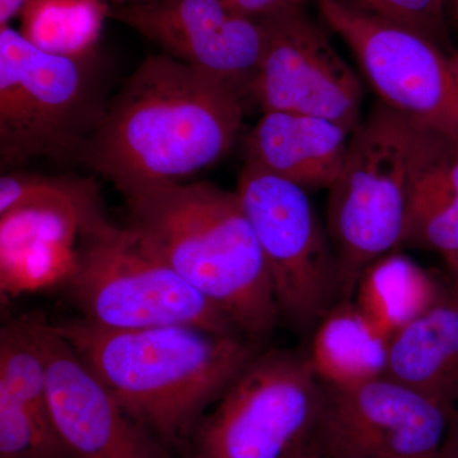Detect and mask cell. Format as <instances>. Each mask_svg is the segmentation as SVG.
<instances>
[{
    "instance_id": "6da1fadb",
    "label": "cell",
    "mask_w": 458,
    "mask_h": 458,
    "mask_svg": "<svg viewBox=\"0 0 458 458\" xmlns=\"http://www.w3.org/2000/svg\"><path fill=\"white\" fill-rule=\"evenodd\" d=\"M246 106L225 81L149 55L114 93L78 162L125 198L186 182L231 152Z\"/></svg>"
},
{
    "instance_id": "7a4b0ae2",
    "label": "cell",
    "mask_w": 458,
    "mask_h": 458,
    "mask_svg": "<svg viewBox=\"0 0 458 458\" xmlns=\"http://www.w3.org/2000/svg\"><path fill=\"white\" fill-rule=\"evenodd\" d=\"M114 399L164 445H179L261 343L199 327L108 330L84 319L55 325Z\"/></svg>"
},
{
    "instance_id": "3957f363",
    "label": "cell",
    "mask_w": 458,
    "mask_h": 458,
    "mask_svg": "<svg viewBox=\"0 0 458 458\" xmlns=\"http://www.w3.org/2000/svg\"><path fill=\"white\" fill-rule=\"evenodd\" d=\"M141 245L221 310L243 336L262 343L280 312L254 228L236 191L208 181L125 198Z\"/></svg>"
},
{
    "instance_id": "277c9868",
    "label": "cell",
    "mask_w": 458,
    "mask_h": 458,
    "mask_svg": "<svg viewBox=\"0 0 458 458\" xmlns=\"http://www.w3.org/2000/svg\"><path fill=\"white\" fill-rule=\"evenodd\" d=\"M448 141L379 99L352 132L342 170L327 190L339 301L354 300L367 267L403 249L412 190Z\"/></svg>"
},
{
    "instance_id": "5b68a950",
    "label": "cell",
    "mask_w": 458,
    "mask_h": 458,
    "mask_svg": "<svg viewBox=\"0 0 458 458\" xmlns=\"http://www.w3.org/2000/svg\"><path fill=\"white\" fill-rule=\"evenodd\" d=\"M111 69L92 55H51L11 26L0 27V162H78L113 96Z\"/></svg>"
},
{
    "instance_id": "8992f818",
    "label": "cell",
    "mask_w": 458,
    "mask_h": 458,
    "mask_svg": "<svg viewBox=\"0 0 458 458\" xmlns=\"http://www.w3.org/2000/svg\"><path fill=\"white\" fill-rule=\"evenodd\" d=\"M69 288L84 321L108 330L199 327L242 335L203 294L113 222L84 234ZM243 336V335H242Z\"/></svg>"
},
{
    "instance_id": "52a82bcc",
    "label": "cell",
    "mask_w": 458,
    "mask_h": 458,
    "mask_svg": "<svg viewBox=\"0 0 458 458\" xmlns=\"http://www.w3.org/2000/svg\"><path fill=\"white\" fill-rule=\"evenodd\" d=\"M325 388L306 352L262 351L201 419L192 458H289L312 441Z\"/></svg>"
},
{
    "instance_id": "ba28073f",
    "label": "cell",
    "mask_w": 458,
    "mask_h": 458,
    "mask_svg": "<svg viewBox=\"0 0 458 458\" xmlns=\"http://www.w3.org/2000/svg\"><path fill=\"white\" fill-rule=\"evenodd\" d=\"M236 192L264 255L280 318L298 334H312L339 302V276L310 192L249 164Z\"/></svg>"
},
{
    "instance_id": "9c48e42d",
    "label": "cell",
    "mask_w": 458,
    "mask_h": 458,
    "mask_svg": "<svg viewBox=\"0 0 458 458\" xmlns=\"http://www.w3.org/2000/svg\"><path fill=\"white\" fill-rule=\"evenodd\" d=\"M319 14L345 41L379 101L458 146V78L450 54L390 21L316 0Z\"/></svg>"
},
{
    "instance_id": "30bf717a",
    "label": "cell",
    "mask_w": 458,
    "mask_h": 458,
    "mask_svg": "<svg viewBox=\"0 0 458 458\" xmlns=\"http://www.w3.org/2000/svg\"><path fill=\"white\" fill-rule=\"evenodd\" d=\"M261 21L264 51L246 104L261 114L322 117L354 131L364 117L363 86L306 7L283 9Z\"/></svg>"
},
{
    "instance_id": "8fae6325",
    "label": "cell",
    "mask_w": 458,
    "mask_h": 458,
    "mask_svg": "<svg viewBox=\"0 0 458 458\" xmlns=\"http://www.w3.org/2000/svg\"><path fill=\"white\" fill-rule=\"evenodd\" d=\"M312 441L319 458H439L454 409L387 377L325 387Z\"/></svg>"
},
{
    "instance_id": "7c38bea8",
    "label": "cell",
    "mask_w": 458,
    "mask_h": 458,
    "mask_svg": "<svg viewBox=\"0 0 458 458\" xmlns=\"http://www.w3.org/2000/svg\"><path fill=\"white\" fill-rule=\"evenodd\" d=\"M47 366L54 432L71 458H159L158 441L134 420L55 325L29 315Z\"/></svg>"
},
{
    "instance_id": "4fadbf2b",
    "label": "cell",
    "mask_w": 458,
    "mask_h": 458,
    "mask_svg": "<svg viewBox=\"0 0 458 458\" xmlns=\"http://www.w3.org/2000/svg\"><path fill=\"white\" fill-rule=\"evenodd\" d=\"M110 18L165 55L231 84L246 101L264 51L261 18L238 13L221 0H141L113 5Z\"/></svg>"
},
{
    "instance_id": "5bb4252c",
    "label": "cell",
    "mask_w": 458,
    "mask_h": 458,
    "mask_svg": "<svg viewBox=\"0 0 458 458\" xmlns=\"http://www.w3.org/2000/svg\"><path fill=\"white\" fill-rule=\"evenodd\" d=\"M92 228L57 208L27 205L0 213V288L20 295L68 282L77 249Z\"/></svg>"
},
{
    "instance_id": "9a60e30c",
    "label": "cell",
    "mask_w": 458,
    "mask_h": 458,
    "mask_svg": "<svg viewBox=\"0 0 458 458\" xmlns=\"http://www.w3.org/2000/svg\"><path fill=\"white\" fill-rule=\"evenodd\" d=\"M352 132L311 114L264 113L247 132L245 164L307 192L328 190L342 170Z\"/></svg>"
},
{
    "instance_id": "2e32d148",
    "label": "cell",
    "mask_w": 458,
    "mask_h": 458,
    "mask_svg": "<svg viewBox=\"0 0 458 458\" xmlns=\"http://www.w3.org/2000/svg\"><path fill=\"white\" fill-rule=\"evenodd\" d=\"M385 377L445 408H456L458 300L454 293L390 337Z\"/></svg>"
},
{
    "instance_id": "e0dca14e",
    "label": "cell",
    "mask_w": 458,
    "mask_h": 458,
    "mask_svg": "<svg viewBox=\"0 0 458 458\" xmlns=\"http://www.w3.org/2000/svg\"><path fill=\"white\" fill-rule=\"evenodd\" d=\"M311 335L307 360L325 387L346 390L385 377L390 339L354 300L335 303Z\"/></svg>"
},
{
    "instance_id": "ac0fdd59",
    "label": "cell",
    "mask_w": 458,
    "mask_h": 458,
    "mask_svg": "<svg viewBox=\"0 0 458 458\" xmlns=\"http://www.w3.org/2000/svg\"><path fill=\"white\" fill-rule=\"evenodd\" d=\"M454 293L399 251L382 256L364 271L354 301L367 318L390 339L394 333Z\"/></svg>"
},
{
    "instance_id": "d6986e66",
    "label": "cell",
    "mask_w": 458,
    "mask_h": 458,
    "mask_svg": "<svg viewBox=\"0 0 458 458\" xmlns=\"http://www.w3.org/2000/svg\"><path fill=\"white\" fill-rule=\"evenodd\" d=\"M403 247L437 252L447 267L458 259V146L452 141L415 183Z\"/></svg>"
},
{
    "instance_id": "ffe728a7",
    "label": "cell",
    "mask_w": 458,
    "mask_h": 458,
    "mask_svg": "<svg viewBox=\"0 0 458 458\" xmlns=\"http://www.w3.org/2000/svg\"><path fill=\"white\" fill-rule=\"evenodd\" d=\"M110 0H27L18 31L51 55L82 57L98 53Z\"/></svg>"
},
{
    "instance_id": "44dd1931",
    "label": "cell",
    "mask_w": 458,
    "mask_h": 458,
    "mask_svg": "<svg viewBox=\"0 0 458 458\" xmlns=\"http://www.w3.org/2000/svg\"><path fill=\"white\" fill-rule=\"evenodd\" d=\"M27 205L57 208L81 216L93 231L111 223L98 182L69 174L5 171L0 179V213Z\"/></svg>"
},
{
    "instance_id": "7402d4cb",
    "label": "cell",
    "mask_w": 458,
    "mask_h": 458,
    "mask_svg": "<svg viewBox=\"0 0 458 458\" xmlns=\"http://www.w3.org/2000/svg\"><path fill=\"white\" fill-rule=\"evenodd\" d=\"M346 7L390 21L434 42L442 50H451L445 25L447 0H337Z\"/></svg>"
},
{
    "instance_id": "603a6c76",
    "label": "cell",
    "mask_w": 458,
    "mask_h": 458,
    "mask_svg": "<svg viewBox=\"0 0 458 458\" xmlns=\"http://www.w3.org/2000/svg\"><path fill=\"white\" fill-rule=\"evenodd\" d=\"M221 2L238 13L261 18L286 8L306 7L310 0H221Z\"/></svg>"
},
{
    "instance_id": "cb8c5ba5",
    "label": "cell",
    "mask_w": 458,
    "mask_h": 458,
    "mask_svg": "<svg viewBox=\"0 0 458 458\" xmlns=\"http://www.w3.org/2000/svg\"><path fill=\"white\" fill-rule=\"evenodd\" d=\"M439 458H458V405L452 412Z\"/></svg>"
},
{
    "instance_id": "d4e9b609",
    "label": "cell",
    "mask_w": 458,
    "mask_h": 458,
    "mask_svg": "<svg viewBox=\"0 0 458 458\" xmlns=\"http://www.w3.org/2000/svg\"><path fill=\"white\" fill-rule=\"evenodd\" d=\"M27 0H0V27L9 26L13 18L20 16Z\"/></svg>"
},
{
    "instance_id": "484cf974",
    "label": "cell",
    "mask_w": 458,
    "mask_h": 458,
    "mask_svg": "<svg viewBox=\"0 0 458 458\" xmlns=\"http://www.w3.org/2000/svg\"><path fill=\"white\" fill-rule=\"evenodd\" d=\"M289 458H319L318 450H316L315 443L310 442L309 445H304L300 451L295 452L293 456Z\"/></svg>"
},
{
    "instance_id": "4316f807",
    "label": "cell",
    "mask_w": 458,
    "mask_h": 458,
    "mask_svg": "<svg viewBox=\"0 0 458 458\" xmlns=\"http://www.w3.org/2000/svg\"><path fill=\"white\" fill-rule=\"evenodd\" d=\"M447 269L450 271L452 279V291H454V293L456 295L458 300V259L451 265L450 267H447Z\"/></svg>"
},
{
    "instance_id": "83f0119b",
    "label": "cell",
    "mask_w": 458,
    "mask_h": 458,
    "mask_svg": "<svg viewBox=\"0 0 458 458\" xmlns=\"http://www.w3.org/2000/svg\"><path fill=\"white\" fill-rule=\"evenodd\" d=\"M451 65L458 78V51H454L450 55Z\"/></svg>"
},
{
    "instance_id": "f1b7e54d",
    "label": "cell",
    "mask_w": 458,
    "mask_h": 458,
    "mask_svg": "<svg viewBox=\"0 0 458 458\" xmlns=\"http://www.w3.org/2000/svg\"><path fill=\"white\" fill-rule=\"evenodd\" d=\"M113 5L131 4V3L141 2V0H110Z\"/></svg>"
},
{
    "instance_id": "f546056e",
    "label": "cell",
    "mask_w": 458,
    "mask_h": 458,
    "mask_svg": "<svg viewBox=\"0 0 458 458\" xmlns=\"http://www.w3.org/2000/svg\"><path fill=\"white\" fill-rule=\"evenodd\" d=\"M452 4H454V17L458 21V0H451Z\"/></svg>"
},
{
    "instance_id": "4dcf8cb0",
    "label": "cell",
    "mask_w": 458,
    "mask_h": 458,
    "mask_svg": "<svg viewBox=\"0 0 458 458\" xmlns=\"http://www.w3.org/2000/svg\"><path fill=\"white\" fill-rule=\"evenodd\" d=\"M59 458H71L69 456H62V457H59Z\"/></svg>"
}]
</instances>
